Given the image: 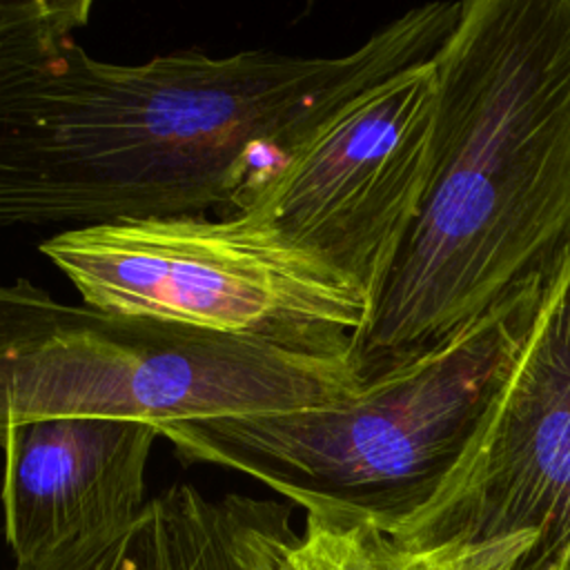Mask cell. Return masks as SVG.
Listing matches in <instances>:
<instances>
[{
	"label": "cell",
	"instance_id": "cell-1",
	"mask_svg": "<svg viewBox=\"0 0 570 570\" xmlns=\"http://www.w3.org/2000/svg\"><path fill=\"white\" fill-rule=\"evenodd\" d=\"M465 9L405 11L343 56L198 49L116 65L87 0L0 7L2 227L240 214L343 107L439 56Z\"/></svg>",
	"mask_w": 570,
	"mask_h": 570
},
{
	"label": "cell",
	"instance_id": "cell-2",
	"mask_svg": "<svg viewBox=\"0 0 570 570\" xmlns=\"http://www.w3.org/2000/svg\"><path fill=\"white\" fill-rule=\"evenodd\" d=\"M436 80L430 180L356 341L363 379L570 261V0H465Z\"/></svg>",
	"mask_w": 570,
	"mask_h": 570
},
{
	"label": "cell",
	"instance_id": "cell-3",
	"mask_svg": "<svg viewBox=\"0 0 570 570\" xmlns=\"http://www.w3.org/2000/svg\"><path fill=\"white\" fill-rule=\"evenodd\" d=\"M554 283L519 289L434 350L365 379L347 401L158 432L185 463L243 472L307 514L394 534L472 450Z\"/></svg>",
	"mask_w": 570,
	"mask_h": 570
},
{
	"label": "cell",
	"instance_id": "cell-4",
	"mask_svg": "<svg viewBox=\"0 0 570 570\" xmlns=\"http://www.w3.org/2000/svg\"><path fill=\"white\" fill-rule=\"evenodd\" d=\"M2 425L51 416L171 421L323 407L358 394L352 356H318L156 316L0 289Z\"/></svg>",
	"mask_w": 570,
	"mask_h": 570
},
{
	"label": "cell",
	"instance_id": "cell-5",
	"mask_svg": "<svg viewBox=\"0 0 570 570\" xmlns=\"http://www.w3.org/2000/svg\"><path fill=\"white\" fill-rule=\"evenodd\" d=\"M38 249L85 305L318 356L356 358L372 309L354 281L245 214L69 227Z\"/></svg>",
	"mask_w": 570,
	"mask_h": 570
},
{
	"label": "cell",
	"instance_id": "cell-6",
	"mask_svg": "<svg viewBox=\"0 0 570 570\" xmlns=\"http://www.w3.org/2000/svg\"><path fill=\"white\" fill-rule=\"evenodd\" d=\"M436 58L343 107L240 212L318 256L374 303L425 196Z\"/></svg>",
	"mask_w": 570,
	"mask_h": 570
},
{
	"label": "cell",
	"instance_id": "cell-7",
	"mask_svg": "<svg viewBox=\"0 0 570 570\" xmlns=\"http://www.w3.org/2000/svg\"><path fill=\"white\" fill-rule=\"evenodd\" d=\"M534 534L519 570H570V261L546 296L472 450L392 539L407 548Z\"/></svg>",
	"mask_w": 570,
	"mask_h": 570
},
{
	"label": "cell",
	"instance_id": "cell-8",
	"mask_svg": "<svg viewBox=\"0 0 570 570\" xmlns=\"http://www.w3.org/2000/svg\"><path fill=\"white\" fill-rule=\"evenodd\" d=\"M4 530L16 566L131 523L142 508L147 421L51 416L4 423Z\"/></svg>",
	"mask_w": 570,
	"mask_h": 570
},
{
	"label": "cell",
	"instance_id": "cell-9",
	"mask_svg": "<svg viewBox=\"0 0 570 570\" xmlns=\"http://www.w3.org/2000/svg\"><path fill=\"white\" fill-rule=\"evenodd\" d=\"M534 546V534H519L416 550L374 525L314 514L296 534L287 505L236 494L238 570H519Z\"/></svg>",
	"mask_w": 570,
	"mask_h": 570
},
{
	"label": "cell",
	"instance_id": "cell-10",
	"mask_svg": "<svg viewBox=\"0 0 570 570\" xmlns=\"http://www.w3.org/2000/svg\"><path fill=\"white\" fill-rule=\"evenodd\" d=\"M13 570H238L236 494L209 499L171 485L127 525Z\"/></svg>",
	"mask_w": 570,
	"mask_h": 570
}]
</instances>
